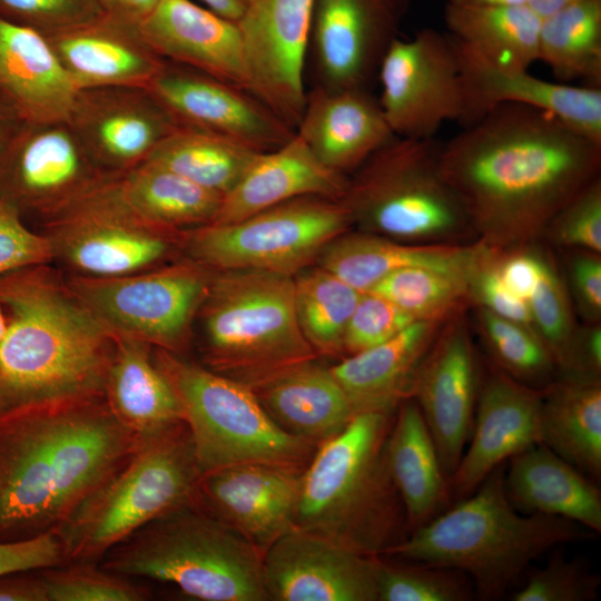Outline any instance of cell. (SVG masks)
Wrapping results in <instances>:
<instances>
[{"label":"cell","mask_w":601,"mask_h":601,"mask_svg":"<svg viewBox=\"0 0 601 601\" xmlns=\"http://www.w3.org/2000/svg\"><path fill=\"white\" fill-rule=\"evenodd\" d=\"M601 144L552 114L500 105L441 145V175L477 240L522 247L599 178Z\"/></svg>","instance_id":"6da1fadb"},{"label":"cell","mask_w":601,"mask_h":601,"mask_svg":"<svg viewBox=\"0 0 601 601\" xmlns=\"http://www.w3.org/2000/svg\"><path fill=\"white\" fill-rule=\"evenodd\" d=\"M137 444L105 397L0 416V542L53 532Z\"/></svg>","instance_id":"7a4b0ae2"},{"label":"cell","mask_w":601,"mask_h":601,"mask_svg":"<svg viewBox=\"0 0 601 601\" xmlns=\"http://www.w3.org/2000/svg\"><path fill=\"white\" fill-rule=\"evenodd\" d=\"M52 264L0 277V416L30 406L104 397L115 336Z\"/></svg>","instance_id":"3957f363"},{"label":"cell","mask_w":601,"mask_h":601,"mask_svg":"<svg viewBox=\"0 0 601 601\" xmlns=\"http://www.w3.org/2000/svg\"><path fill=\"white\" fill-rule=\"evenodd\" d=\"M394 413H356L317 445L303 472L294 528L354 552L378 556L408 534L386 462Z\"/></svg>","instance_id":"277c9868"},{"label":"cell","mask_w":601,"mask_h":601,"mask_svg":"<svg viewBox=\"0 0 601 601\" xmlns=\"http://www.w3.org/2000/svg\"><path fill=\"white\" fill-rule=\"evenodd\" d=\"M593 532L560 516L520 514L505 491V464L466 497L383 555L465 573L481 600H496L548 550Z\"/></svg>","instance_id":"5b68a950"},{"label":"cell","mask_w":601,"mask_h":601,"mask_svg":"<svg viewBox=\"0 0 601 601\" xmlns=\"http://www.w3.org/2000/svg\"><path fill=\"white\" fill-rule=\"evenodd\" d=\"M264 552L199 503L165 514L111 548L100 566L176 585L204 601L268 600Z\"/></svg>","instance_id":"8992f818"},{"label":"cell","mask_w":601,"mask_h":601,"mask_svg":"<svg viewBox=\"0 0 601 601\" xmlns=\"http://www.w3.org/2000/svg\"><path fill=\"white\" fill-rule=\"evenodd\" d=\"M199 477L185 422L138 442L130 457L53 531L66 562L100 561L149 522L198 503Z\"/></svg>","instance_id":"52a82bcc"},{"label":"cell","mask_w":601,"mask_h":601,"mask_svg":"<svg viewBox=\"0 0 601 601\" xmlns=\"http://www.w3.org/2000/svg\"><path fill=\"white\" fill-rule=\"evenodd\" d=\"M197 321L206 366L238 381L318 356L298 325L292 276L213 270Z\"/></svg>","instance_id":"ba28073f"},{"label":"cell","mask_w":601,"mask_h":601,"mask_svg":"<svg viewBox=\"0 0 601 601\" xmlns=\"http://www.w3.org/2000/svg\"><path fill=\"white\" fill-rule=\"evenodd\" d=\"M436 138L394 136L348 177L341 199L358 230L415 244H457L474 235L441 175Z\"/></svg>","instance_id":"9c48e42d"},{"label":"cell","mask_w":601,"mask_h":601,"mask_svg":"<svg viewBox=\"0 0 601 601\" xmlns=\"http://www.w3.org/2000/svg\"><path fill=\"white\" fill-rule=\"evenodd\" d=\"M187 425L200 475L238 464L304 470L316 445L283 431L243 382L154 347Z\"/></svg>","instance_id":"30bf717a"},{"label":"cell","mask_w":601,"mask_h":601,"mask_svg":"<svg viewBox=\"0 0 601 601\" xmlns=\"http://www.w3.org/2000/svg\"><path fill=\"white\" fill-rule=\"evenodd\" d=\"M352 226L341 199L303 196L237 221L183 230L181 254L214 272L256 269L294 277Z\"/></svg>","instance_id":"8fae6325"},{"label":"cell","mask_w":601,"mask_h":601,"mask_svg":"<svg viewBox=\"0 0 601 601\" xmlns=\"http://www.w3.org/2000/svg\"><path fill=\"white\" fill-rule=\"evenodd\" d=\"M211 276L185 256L119 277L66 275L75 295L114 336L176 354L190 346Z\"/></svg>","instance_id":"7c38bea8"},{"label":"cell","mask_w":601,"mask_h":601,"mask_svg":"<svg viewBox=\"0 0 601 601\" xmlns=\"http://www.w3.org/2000/svg\"><path fill=\"white\" fill-rule=\"evenodd\" d=\"M111 176L42 224L53 263L67 275L109 278L148 270L183 256L181 233L154 226L122 200ZM52 263V264H53Z\"/></svg>","instance_id":"4fadbf2b"},{"label":"cell","mask_w":601,"mask_h":601,"mask_svg":"<svg viewBox=\"0 0 601 601\" xmlns=\"http://www.w3.org/2000/svg\"><path fill=\"white\" fill-rule=\"evenodd\" d=\"M377 78L380 106L394 136L435 138L447 121L461 120L463 91L456 53L446 32L432 28L397 37Z\"/></svg>","instance_id":"5bb4252c"},{"label":"cell","mask_w":601,"mask_h":601,"mask_svg":"<svg viewBox=\"0 0 601 601\" xmlns=\"http://www.w3.org/2000/svg\"><path fill=\"white\" fill-rule=\"evenodd\" d=\"M111 176L95 164L68 121L24 122L0 156V200L43 224Z\"/></svg>","instance_id":"9a60e30c"},{"label":"cell","mask_w":601,"mask_h":601,"mask_svg":"<svg viewBox=\"0 0 601 601\" xmlns=\"http://www.w3.org/2000/svg\"><path fill=\"white\" fill-rule=\"evenodd\" d=\"M314 0H252L237 20L250 92L294 130L304 110Z\"/></svg>","instance_id":"2e32d148"},{"label":"cell","mask_w":601,"mask_h":601,"mask_svg":"<svg viewBox=\"0 0 601 601\" xmlns=\"http://www.w3.org/2000/svg\"><path fill=\"white\" fill-rule=\"evenodd\" d=\"M147 88L178 127L213 134L265 152L295 130L245 89L166 60Z\"/></svg>","instance_id":"e0dca14e"},{"label":"cell","mask_w":601,"mask_h":601,"mask_svg":"<svg viewBox=\"0 0 601 601\" xmlns=\"http://www.w3.org/2000/svg\"><path fill=\"white\" fill-rule=\"evenodd\" d=\"M410 0H314L309 48L318 83L366 89L407 12Z\"/></svg>","instance_id":"ac0fdd59"},{"label":"cell","mask_w":601,"mask_h":601,"mask_svg":"<svg viewBox=\"0 0 601 601\" xmlns=\"http://www.w3.org/2000/svg\"><path fill=\"white\" fill-rule=\"evenodd\" d=\"M68 124L95 164L119 176L146 161L178 128L147 87L78 90Z\"/></svg>","instance_id":"d6986e66"},{"label":"cell","mask_w":601,"mask_h":601,"mask_svg":"<svg viewBox=\"0 0 601 601\" xmlns=\"http://www.w3.org/2000/svg\"><path fill=\"white\" fill-rule=\"evenodd\" d=\"M377 558L293 528L264 551V589L275 601H377Z\"/></svg>","instance_id":"ffe728a7"},{"label":"cell","mask_w":601,"mask_h":601,"mask_svg":"<svg viewBox=\"0 0 601 601\" xmlns=\"http://www.w3.org/2000/svg\"><path fill=\"white\" fill-rule=\"evenodd\" d=\"M451 40L462 82V126L476 121L500 105L518 104L550 112L601 144V87L544 80L533 76L529 69L499 66Z\"/></svg>","instance_id":"44dd1931"},{"label":"cell","mask_w":601,"mask_h":601,"mask_svg":"<svg viewBox=\"0 0 601 601\" xmlns=\"http://www.w3.org/2000/svg\"><path fill=\"white\" fill-rule=\"evenodd\" d=\"M440 329L413 386L416 402L435 443L441 465L452 475L470 439L476 404V370L464 321L455 317Z\"/></svg>","instance_id":"7402d4cb"},{"label":"cell","mask_w":601,"mask_h":601,"mask_svg":"<svg viewBox=\"0 0 601 601\" xmlns=\"http://www.w3.org/2000/svg\"><path fill=\"white\" fill-rule=\"evenodd\" d=\"M542 391L492 368L476 396L470 444L449 477L450 497L474 492L496 467L542 443Z\"/></svg>","instance_id":"603a6c76"},{"label":"cell","mask_w":601,"mask_h":601,"mask_svg":"<svg viewBox=\"0 0 601 601\" xmlns=\"http://www.w3.org/2000/svg\"><path fill=\"white\" fill-rule=\"evenodd\" d=\"M304 470L238 464L209 471L199 477L198 503L264 552L294 528Z\"/></svg>","instance_id":"cb8c5ba5"},{"label":"cell","mask_w":601,"mask_h":601,"mask_svg":"<svg viewBox=\"0 0 601 601\" xmlns=\"http://www.w3.org/2000/svg\"><path fill=\"white\" fill-rule=\"evenodd\" d=\"M496 248L473 244L405 243L366 231L334 238L319 254L316 265L361 293L371 290L383 277L402 268H424L470 283Z\"/></svg>","instance_id":"d4e9b609"},{"label":"cell","mask_w":601,"mask_h":601,"mask_svg":"<svg viewBox=\"0 0 601 601\" xmlns=\"http://www.w3.org/2000/svg\"><path fill=\"white\" fill-rule=\"evenodd\" d=\"M139 27L147 42L165 60L250 92L237 21L191 0H160Z\"/></svg>","instance_id":"484cf974"},{"label":"cell","mask_w":601,"mask_h":601,"mask_svg":"<svg viewBox=\"0 0 601 601\" xmlns=\"http://www.w3.org/2000/svg\"><path fill=\"white\" fill-rule=\"evenodd\" d=\"M46 37L78 90L147 87L166 61L139 24L108 13Z\"/></svg>","instance_id":"4316f807"},{"label":"cell","mask_w":601,"mask_h":601,"mask_svg":"<svg viewBox=\"0 0 601 601\" xmlns=\"http://www.w3.org/2000/svg\"><path fill=\"white\" fill-rule=\"evenodd\" d=\"M295 134L323 165L346 176L394 137L370 90L321 85L306 93Z\"/></svg>","instance_id":"83f0119b"},{"label":"cell","mask_w":601,"mask_h":601,"mask_svg":"<svg viewBox=\"0 0 601 601\" xmlns=\"http://www.w3.org/2000/svg\"><path fill=\"white\" fill-rule=\"evenodd\" d=\"M315 359L240 382L283 431L317 446L338 434L356 413L331 367Z\"/></svg>","instance_id":"f1b7e54d"},{"label":"cell","mask_w":601,"mask_h":601,"mask_svg":"<svg viewBox=\"0 0 601 601\" xmlns=\"http://www.w3.org/2000/svg\"><path fill=\"white\" fill-rule=\"evenodd\" d=\"M77 92L43 33L0 18V96L24 122L67 121Z\"/></svg>","instance_id":"f546056e"},{"label":"cell","mask_w":601,"mask_h":601,"mask_svg":"<svg viewBox=\"0 0 601 601\" xmlns=\"http://www.w3.org/2000/svg\"><path fill=\"white\" fill-rule=\"evenodd\" d=\"M348 177L323 165L294 134L284 145L256 157L236 186L224 196L211 224L237 221L303 196L342 199Z\"/></svg>","instance_id":"4dcf8cb0"},{"label":"cell","mask_w":601,"mask_h":601,"mask_svg":"<svg viewBox=\"0 0 601 601\" xmlns=\"http://www.w3.org/2000/svg\"><path fill=\"white\" fill-rule=\"evenodd\" d=\"M441 322L415 321L392 338L331 367L355 413H394L412 396L416 375Z\"/></svg>","instance_id":"1f68e13d"},{"label":"cell","mask_w":601,"mask_h":601,"mask_svg":"<svg viewBox=\"0 0 601 601\" xmlns=\"http://www.w3.org/2000/svg\"><path fill=\"white\" fill-rule=\"evenodd\" d=\"M505 491L515 509L571 520L601 533V492L593 480L543 443L509 460Z\"/></svg>","instance_id":"d6a6232c"},{"label":"cell","mask_w":601,"mask_h":601,"mask_svg":"<svg viewBox=\"0 0 601 601\" xmlns=\"http://www.w3.org/2000/svg\"><path fill=\"white\" fill-rule=\"evenodd\" d=\"M115 341L104 397L118 423L141 442L184 422L177 395L155 361L154 347L131 338L115 336Z\"/></svg>","instance_id":"836d02e7"},{"label":"cell","mask_w":601,"mask_h":601,"mask_svg":"<svg viewBox=\"0 0 601 601\" xmlns=\"http://www.w3.org/2000/svg\"><path fill=\"white\" fill-rule=\"evenodd\" d=\"M386 441V462L402 500L410 533L450 501L449 477L416 402H401Z\"/></svg>","instance_id":"e575fe53"},{"label":"cell","mask_w":601,"mask_h":601,"mask_svg":"<svg viewBox=\"0 0 601 601\" xmlns=\"http://www.w3.org/2000/svg\"><path fill=\"white\" fill-rule=\"evenodd\" d=\"M542 443L593 481L601 476V382L562 376L542 391Z\"/></svg>","instance_id":"d590c367"},{"label":"cell","mask_w":601,"mask_h":601,"mask_svg":"<svg viewBox=\"0 0 601 601\" xmlns=\"http://www.w3.org/2000/svg\"><path fill=\"white\" fill-rule=\"evenodd\" d=\"M117 186L124 203L137 216L170 230L211 224L224 198L150 160L119 175Z\"/></svg>","instance_id":"8d00e7d4"},{"label":"cell","mask_w":601,"mask_h":601,"mask_svg":"<svg viewBox=\"0 0 601 601\" xmlns=\"http://www.w3.org/2000/svg\"><path fill=\"white\" fill-rule=\"evenodd\" d=\"M447 35L490 61L508 68L530 69L539 61L541 18L526 4H445Z\"/></svg>","instance_id":"74e56055"},{"label":"cell","mask_w":601,"mask_h":601,"mask_svg":"<svg viewBox=\"0 0 601 601\" xmlns=\"http://www.w3.org/2000/svg\"><path fill=\"white\" fill-rule=\"evenodd\" d=\"M539 61L558 82L601 87V0H579L541 19Z\"/></svg>","instance_id":"f35d334b"},{"label":"cell","mask_w":601,"mask_h":601,"mask_svg":"<svg viewBox=\"0 0 601 601\" xmlns=\"http://www.w3.org/2000/svg\"><path fill=\"white\" fill-rule=\"evenodd\" d=\"M259 154L213 134L178 127L157 146L147 160L224 197Z\"/></svg>","instance_id":"ab89813d"},{"label":"cell","mask_w":601,"mask_h":601,"mask_svg":"<svg viewBox=\"0 0 601 601\" xmlns=\"http://www.w3.org/2000/svg\"><path fill=\"white\" fill-rule=\"evenodd\" d=\"M362 293L331 272L307 267L294 276L300 331L317 355L344 354V336Z\"/></svg>","instance_id":"60d3db41"},{"label":"cell","mask_w":601,"mask_h":601,"mask_svg":"<svg viewBox=\"0 0 601 601\" xmlns=\"http://www.w3.org/2000/svg\"><path fill=\"white\" fill-rule=\"evenodd\" d=\"M415 321L442 322L471 299L469 283L424 268H402L383 277L371 290Z\"/></svg>","instance_id":"b9f144b4"},{"label":"cell","mask_w":601,"mask_h":601,"mask_svg":"<svg viewBox=\"0 0 601 601\" xmlns=\"http://www.w3.org/2000/svg\"><path fill=\"white\" fill-rule=\"evenodd\" d=\"M390 564L377 558V601H467L474 595L469 577L455 569L407 561Z\"/></svg>","instance_id":"7bdbcfd3"},{"label":"cell","mask_w":601,"mask_h":601,"mask_svg":"<svg viewBox=\"0 0 601 601\" xmlns=\"http://www.w3.org/2000/svg\"><path fill=\"white\" fill-rule=\"evenodd\" d=\"M480 327L500 370L519 382L546 377L555 363L539 335L515 322L480 308Z\"/></svg>","instance_id":"ee69618b"},{"label":"cell","mask_w":601,"mask_h":601,"mask_svg":"<svg viewBox=\"0 0 601 601\" xmlns=\"http://www.w3.org/2000/svg\"><path fill=\"white\" fill-rule=\"evenodd\" d=\"M48 601H144L149 591L96 562H69L40 569Z\"/></svg>","instance_id":"f6af8a7d"},{"label":"cell","mask_w":601,"mask_h":601,"mask_svg":"<svg viewBox=\"0 0 601 601\" xmlns=\"http://www.w3.org/2000/svg\"><path fill=\"white\" fill-rule=\"evenodd\" d=\"M528 304L536 334L552 355L555 366H560L575 333L565 286L546 259Z\"/></svg>","instance_id":"bcb514c9"},{"label":"cell","mask_w":601,"mask_h":601,"mask_svg":"<svg viewBox=\"0 0 601 601\" xmlns=\"http://www.w3.org/2000/svg\"><path fill=\"white\" fill-rule=\"evenodd\" d=\"M600 578L579 560L551 556L548 563L526 575L512 601H592L598 597Z\"/></svg>","instance_id":"7dc6e473"},{"label":"cell","mask_w":601,"mask_h":601,"mask_svg":"<svg viewBox=\"0 0 601 601\" xmlns=\"http://www.w3.org/2000/svg\"><path fill=\"white\" fill-rule=\"evenodd\" d=\"M104 12L98 0H0V18L56 33L89 22Z\"/></svg>","instance_id":"c3c4849f"},{"label":"cell","mask_w":601,"mask_h":601,"mask_svg":"<svg viewBox=\"0 0 601 601\" xmlns=\"http://www.w3.org/2000/svg\"><path fill=\"white\" fill-rule=\"evenodd\" d=\"M415 319L373 292L362 293L344 336V354H356L392 338Z\"/></svg>","instance_id":"681fc988"},{"label":"cell","mask_w":601,"mask_h":601,"mask_svg":"<svg viewBox=\"0 0 601 601\" xmlns=\"http://www.w3.org/2000/svg\"><path fill=\"white\" fill-rule=\"evenodd\" d=\"M544 235L565 247L601 252V180L592 181L550 221Z\"/></svg>","instance_id":"f907efd6"},{"label":"cell","mask_w":601,"mask_h":601,"mask_svg":"<svg viewBox=\"0 0 601 601\" xmlns=\"http://www.w3.org/2000/svg\"><path fill=\"white\" fill-rule=\"evenodd\" d=\"M21 213L0 200V277L9 273L53 263L50 240L30 229Z\"/></svg>","instance_id":"816d5d0a"},{"label":"cell","mask_w":601,"mask_h":601,"mask_svg":"<svg viewBox=\"0 0 601 601\" xmlns=\"http://www.w3.org/2000/svg\"><path fill=\"white\" fill-rule=\"evenodd\" d=\"M499 250L487 258L471 280V299L476 300L482 308L535 332L528 303L510 292L496 272L495 258Z\"/></svg>","instance_id":"f5cc1de1"},{"label":"cell","mask_w":601,"mask_h":601,"mask_svg":"<svg viewBox=\"0 0 601 601\" xmlns=\"http://www.w3.org/2000/svg\"><path fill=\"white\" fill-rule=\"evenodd\" d=\"M65 563L62 546L53 532L16 542H0V575Z\"/></svg>","instance_id":"db71d44e"},{"label":"cell","mask_w":601,"mask_h":601,"mask_svg":"<svg viewBox=\"0 0 601 601\" xmlns=\"http://www.w3.org/2000/svg\"><path fill=\"white\" fill-rule=\"evenodd\" d=\"M544 260L543 256L533 252L500 249L495 258V268L508 289L528 303L539 280Z\"/></svg>","instance_id":"11a10c76"},{"label":"cell","mask_w":601,"mask_h":601,"mask_svg":"<svg viewBox=\"0 0 601 601\" xmlns=\"http://www.w3.org/2000/svg\"><path fill=\"white\" fill-rule=\"evenodd\" d=\"M571 280L582 311L593 319L601 314V260L599 254L583 250L570 266Z\"/></svg>","instance_id":"9f6ffc18"},{"label":"cell","mask_w":601,"mask_h":601,"mask_svg":"<svg viewBox=\"0 0 601 601\" xmlns=\"http://www.w3.org/2000/svg\"><path fill=\"white\" fill-rule=\"evenodd\" d=\"M0 601H48L40 569L0 575Z\"/></svg>","instance_id":"6f0895ef"},{"label":"cell","mask_w":601,"mask_h":601,"mask_svg":"<svg viewBox=\"0 0 601 601\" xmlns=\"http://www.w3.org/2000/svg\"><path fill=\"white\" fill-rule=\"evenodd\" d=\"M160 0H98L105 13L140 24Z\"/></svg>","instance_id":"680465c9"},{"label":"cell","mask_w":601,"mask_h":601,"mask_svg":"<svg viewBox=\"0 0 601 601\" xmlns=\"http://www.w3.org/2000/svg\"><path fill=\"white\" fill-rule=\"evenodd\" d=\"M23 124L16 110L0 96V156Z\"/></svg>","instance_id":"91938a15"},{"label":"cell","mask_w":601,"mask_h":601,"mask_svg":"<svg viewBox=\"0 0 601 601\" xmlns=\"http://www.w3.org/2000/svg\"><path fill=\"white\" fill-rule=\"evenodd\" d=\"M206 8L234 21L245 12L248 0H199Z\"/></svg>","instance_id":"94428289"},{"label":"cell","mask_w":601,"mask_h":601,"mask_svg":"<svg viewBox=\"0 0 601 601\" xmlns=\"http://www.w3.org/2000/svg\"><path fill=\"white\" fill-rule=\"evenodd\" d=\"M579 0H526L525 4L541 19L546 18Z\"/></svg>","instance_id":"6125c7cd"},{"label":"cell","mask_w":601,"mask_h":601,"mask_svg":"<svg viewBox=\"0 0 601 601\" xmlns=\"http://www.w3.org/2000/svg\"><path fill=\"white\" fill-rule=\"evenodd\" d=\"M526 0H447V3L457 6H515L525 4Z\"/></svg>","instance_id":"be15d7a7"},{"label":"cell","mask_w":601,"mask_h":601,"mask_svg":"<svg viewBox=\"0 0 601 601\" xmlns=\"http://www.w3.org/2000/svg\"><path fill=\"white\" fill-rule=\"evenodd\" d=\"M7 332V315L0 303V343L2 342Z\"/></svg>","instance_id":"e7e4bbea"},{"label":"cell","mask_w":601,"mask_h":601,"mask_svg":"<svg viewBox=\"0 0 601 601\" xmlns=\"http://www.w3.org/2000/svg\"><path fill=\"white\" fill-rule=\"evenodd\" d=\"M248 1H252V0H248Z\"/></svg>","instance_id":"03108f58"}]
</instances>
